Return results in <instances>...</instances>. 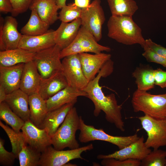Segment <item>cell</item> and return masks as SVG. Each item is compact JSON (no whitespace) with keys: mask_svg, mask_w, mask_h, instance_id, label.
Here are the masks:
<instances>
[{"mask_svg":"<svg viewBox=\"0 0 166 166\" xmlns=\"http://www.w3.org/2000/svg\"><path fill=\"white\" fill-rule=\"evenodd\" d=\"M113 70V62L110 59L105 64L95 78L89 82L83 90L87 93V97L94 105V116H98L103 111L108 122L113 124L117 128L124 132L125 129L121 114V105L118 104L114 94L105 95L99 83L101 77L109 75Z\"/></svg>","mask_w":166,"mask_h":166,"instance_id":"obj_1","label":"cell"},{"mask_svg":"<svg viewBox=\"0 0 166 166\" xmlns=\"http://www.w3.org/2000/svg\"><path fill=\"white\" fill-rule=\"evenodd\" d=\"M80 131L78 137L82 143L99 140L106 141L117 146L121 149L136 141L140 137L137 134L127 136H114L105 132L102 128L97 129L92 125L86 124L81 116Z\"/></svg>","mask_w":166,"mask_h":166,"instance_id":"obj_5","label":"cell"},{"mask_svg":"<svg viewBox=\"0 0 166 166\" xmlns=\"http://www.w3.org/2000/svg\"><path fill=\"white\" fill-rule=\"evenodd\" d=\"M80 18L81 26L89 30L99 42L102 38V27L105 20L101 0H93L88 7L82 8Z\"/></svg>","mask_w":166,"mask_h":166,"instance_id":"obj_10","label":"cell"},{"mask_svg":"<svg viewBox=\"0 0 166 166\" xmlns=\"http://www.w3.org/2000/svg\"><path fill=\"white\" fill-rule=\"evenodd\" d=\"M81 26L80 18L69 23L61 22L59 27L55 30V44L61 50L68 46L74 41Z\"/></svg>","mask_w":166,"mask_h":166,"instance_id":"obj_20","label":"cell"},{"mask_svg":"<svg viewBox=\"0 0 166 166\" xmlns=\"http://www.w3.org/2000/svg\"><path fill=\"white\" fill-rule=\"evenodd\" d=\"M77 165L75 164H73L69 162L65 164L64 166H77Z\"/></svg>","mask_w":166,"mask_h":166,"instance_id":"obj_45","label":"cell"},{"mask_svg":"<svg viewBox=\"0 0 166 166\" xmlns=\"http://www.w3.org/2000/svg\"><path fill=\"white\" fill-rule=\"evenodd\" d=\"M7 94L4 88L0 85V103L5 101Z\"/></svg>","mask_w":166,"mask_h":166,"instance_id":"obj_43","label":"cell"},{"mask_svg":"<svg viewBox=\"0 0 166 166\" xmlns=\"http://www.w3.org/2000/svg\"><path fill=\"white\" fill-rule=\"evenodd\" d=\"M154 71L151 66L148 65L136 68L132 75L135 79L137 89L147 91L154 88Z\"/></svg>","mask_w":166,"mask_h":166,"instance_id":"obj_27","label":"cell"},{"mask_svg":"<svg viewBox=\"0 0 166 166\" xmlns=\"http://www.w3.org/2000/svg\"><path fill=\"white\" fill-rule=\"evenodd\" d=\"M165 166H166V165H165Z\"/></svg>","mask_w":166,"mask_h":166,"instance_id":"obj_46","label":"cell"},{"mask_svg":"<svg viewBox=\"0 0 166 166\" xmlns=\"http://www.w3.org/2000/svg\"><path fill=\"white\" fill-rule=\"evenodd\" d=\"M42 152L27 144H25L18 154L20 166H39Z\"/></svg>","mask_w":166,"mask_h":166,"instance_id":"obj_31","label":"cell"},{"mask_svg":"<svg viewBox=\"0 0 166 166\" xmlns=\"http://www.w3.org/2000/svg\"><path fill=\"white\" fill-rule=\"evenodd\" d=\"M147 45L158 54L166 59V48L154 42L150 38L145 40Z\"/></svg>","mask_w":166,"mask_h":166,"instance_id":"obj_40","label":"cell"},{"mask_svg":"<svg viewBox=\"0 0 166 166\" xmlns=\"http://www.w3.org/2000/svg\"><path fill=\"white\" fill-rule=\"evenodd\" d=\"M66 0H55L57 4L59 9L61 8L66 5Z\"/></svg>","mask_w":166,"mask_h":166,"instance_id":"obj_44","label":"cell"},{"mask_svg":"<svg viewBox=\"0 0 166 166\" xmlns=\"http://www.w3.org/2000/svg\"><path fill=\"white\" fill-rule=\"evenodd\" d=\"M18 23L13 16H7L4 20L0 17V51L18 47L22 34L17 29Z\"/></svg>","mask_w":166,"mask_h":166,"instance_id":"obj_12","label":"cell"},{"mask_svg":"<svg viewBox=\"0 0 166 166\" xmlns=\"http://www.w3.org/2000/svg\"><path fill=\"white\" fill-rule=\"evenodd\" d=\"M0 119L17 132L20 131L25 122L5 101L0 103Z\"/></svg>","mask_w":166,"mask_h":166,"instance_id":"obj_30","label":"cell"},{"mask_svg":"<svg viewBox=\"0 0 166 166\" xmlns=\"http://www.w3.org/2000/svg\"><path fill=\"white\" fill-rule=\"evenodd\" d=\"M107 26L108 36L118 42L127 45L139 44L143 48L146 45L142 30L132 16L111 15Z\"/></svg>","mask_w":166,"mask_h":166,"instance_id":"obj_2","label":"cell"},{"mask_svg":"<svg viewBox=\"0 0 166 166\" xmlns=\"http://www.w3.org/2000/svg\"><path fill=\"white\" fill-rule=\"evenodd\" d=\"M31 11L29 21L21 30V34L23 35L36 36L47 32L50 25L42 20L35 10H32Z\"/></svg>","mask_w":166,"mask_h":166,"instance_id":"obj_28","label":"cell"},{"mask_svg":"<svg viewBox=\"0 0 166 166\" xmlns=\"http://www.w3.org/2000/svg\"><path fill=\"white\" fill-rule=\"evenodd\" d=\"M30 121L40 128L48 111L46 101L38 93L29 96Z\"/></svg>","mask_w":166,"mask_h":166,"instance_id":"obj_26","label":"cell"},{"mask_svg":"<svg viewBox=\"0 0 166 166\" xmlns=\"http://www.w3.org/2000/svg\"><path fill=\"white\" fill-rule=\"evenodd\" d=\"M12 4L13 10L11 13L13 16L26 12L29 8L33 0H10Z\"/></svg>","mask_w":166,"mask_h":166,"instance_id":"obj_38","label":"cell"},{"mask_svg":"<svg viewBox=\"0 0 166 166\" xmlns=\"http://www.w3.org/2000/svg\"><path fill=\"white\" fill-rule=\"evenodd\" d=\"M131 103L135 112H141L155 118L166 119V93L152 94L137 89L132 94Z\"/></svg>","mask_w":166,"mask_h":166,"instance_id":"obj_3","label":"cell"},{"mask_svg":"<svg viewBox=\"0 0 166 166\" xmlns=\"http://www.w3.org/2000/svg\"><path fill=\"white\" fill-rule=\"evenodd\" d=\"M145 145L144 138L141 136L136 141L124 148L108 154H99L98 159L113 158L120 160L132 159L141 160L151 151Z\"/></svg>","mask_w":166,"mask_h":166,"instance_id":"obj_14","label":"cell"},{"mask_svg":"<svg viewBox=\"0 0 166 166\" xmlns=\"http://www.w3.org/2000/svg\"><path fill=\"white\" fill-rule=\"evenodd\" d=\"M82 9L73 3L69 4L63 6L59 12L58 19L64 22L68 23L80 18Z\"/></svg>","mask_w":166,"mask_h":166,"instance_id":"obj_34","label":"cell"},{"mask_svg":"<svg viewBox=\"0 0 166 166\" xmlns=\"http://www.w3.org/2000/svg\"><path fill=\"white\" fill-rule=\"evenodd\" d=\"M29 9L35 10L42 20L49 25L59 19V8L55 0H33Z\"/></svg>","mask_w":166,"mask_h":166,"instance_id":"obj_24","label":"cell"},{"mask_svg":"<svg viewBox=\"0 0 166 166\" xmlns=\"http://www.w3.org/2000/svg\"><path fill=\"white\" fill-rule=\"evenodd\" d=\"M4 101L24 121L30 120L29 96L20 89L7 94Z\"/></svg>","mask_w":166,"mask_h":166,"instance_id":"obj_21","label":"cell"},{"mask_svg":"<svg viewBox=\"0 0 166 166\" xmlns=\"http://www.w3.org/2000/svg\"><path fill=\"white\" fill-rule=\"evenodd\" d=\"M68 86L67 80L61 71L49 77L42 78L38 93L46 100Z\"/></svg>","mask_w":166,"mask_h":166,"instance_id":"obj_22","label":"cell"},{"mask_svg":"<svg viewBox=\"0 0 166 166\" xmlns=\"http://www.w3.org/2000/svg\"><path fill=\"white\" fill-rule=\"evenodd\" d=\"M36 53L18 48L0 51V66H12L33 61Z\"/></svg>","mask_w":166,"mask_h":166,"instance_id":"obj_25","label":"cell"},{"mask_svg":"<svg viewBox=\"0 0 166 166\" xmlns=\"http://www.w3.org/2000/svg\"><path fill=\"white\" fill-rule=\"evenodd\" d=\"M92 144L79 148L67 150H57L51 145L42 152L39 166H64L70 161L77 159L83 160L81 154L93 148Z\"/></svg>","mask_w":166,"mask_h":166,"instance_id":"obj_7","label":"cell"},{"mask_svg":"<svg viewBox=\"0 0 166 166\" xmlns=\"http://www.w3.org/2000/svg\"><path fill=\"white\" fill-rule=\"evenodd\" d=\"M80 116L73 107L69 112L64 121L51 137L52 145L57 150L68 148L70 149L80 147L76 139L77 131L79 129Z\"/></svg>","mask_w":166,"mask_h":166,"instance_id":"obj_4","label":"cell"},{"mask_svg":"<svg viewBox=\"0 0 166 166\" xmlns=\"http://www.w3.org/2000/svg\"><path fill=\"white\" fill-rule=\"evenodd\" d=\"M154 82L155 85L162 89L166 88V71L160 68L154 70Z\"/></svg>","mask_w":166,"mask_h":166,"instance_id":"obj_39","label":"cell"},{"mask_svg":"<svg viewBox=\"0 0 166 166\" xmlns=\"http://www.w3.org/2000/svg\"><path fill=\"white\" fill-rule=\"evenodd\" d=\"M0 126L4 130L10 141L12 148V152L18 158V154L22 147L25 144L24 135L22 132H17L10 128L7 125L4 124L0 121Z\"/></svg>","mask_w":166,"mask_h":166,"instance_id":"obj_32","label":"cell"},{"mask_svg":"<svg viewBox=\"0 0 166 166\" xmlns=\"http://www.w3.org/2000/svg\"><path fill=\"white\" fill-rule=\"evenodd\" d=\"M84 74L89 81L92 80L106 62L111 59L110 54L102 53L78 54Z\"/></svg>","mask_w":166,"mask_h":166,"instance_id":"obj_15","label":"cell"},{"mask_svg":"<svg viewBox=\"0 0 166 166\" xmlns=\"http://www.w3.org/2000/svg\"><path fill=\"white\" fill-rule=\"evenodd\" d=\"M4 140L0 138V164L5 166H10L13 165L16 155L12 152H10L5 149L4 145Z\"/></svg>","mask_w":166,"mask_h":166,"instance_id":"obj_36","label":"cell"},{"mask_svg":"<svg viewBox=\"0 0 166 166\" xmlns=\"http://www.w3.org/2000/svg\"><path fill=\"white\" fill-rule=\"evenodd\" d=\"M25 63L8 67L0 66V85L7 94L20 89Z\"/></svg>","mask_w":166,"mask_h":166,"instance_id":"obj_17","label":"cell"},{"mask_svg":"<svg viewBox=\"0 0 166 166\" xmlns=\"http://www.w3.org/2000/svg\"><path fill=\"white\" fill-rule=\"evenodd\" d=\"M55 30H49L40 35L30 36L23 35L18 47L36 53L56 45Z\"/></svg>","mask_w":166,"mask_h":166,"instance_id":"obj_16","label":"cell"},{"mask_svg":"<svg viewBox=\"0 0 166 166\" xmlns=\"http://www.w3.org/2000/svg\"><path fill=\"white\" fill-rule=\"evenodd\" d=\"M76 102L68 103L58 108L48 111L40 128L45 129L52 137Z\"/></svg>","mask_w":166,"mask_h":166,"instance_id":"obj_19","label":"cell"},{"mask_svg":"<svg viewBox=\"0 0 166 166\" xmlns=\"http://www.w3.org/2000/svg\"><path fill=\"white\" fill-rule=\"evenodd\" d=\"M87 93L84 91L68 86L46 100L48 111L57 109L68 103L77 102L79 97H87Z\"/></svg>","mask_w":166,"mask_h":166,"instance_id":"obj_23","label":"cell"},{"mask_svg":"<svg viewBox=\"0 0 166 166\" xmlns=\"http://www.w3.org/2000/svg\"><path fill=\"white\" fill-rule=\"evenodd\" d=\"M138 118L147 134L144 143L148 148L156 150L166 146V119H156L145 114Z\"/></svg>","mask_w":166,"mask_h":166,"instance_id":"obj_9","label":"cell"},{"mask_svg":"<svg viewBox=\"0 0 166 166\" xmlns=\"http://www.w3.org/2000/svg\"><path fill=\"white\" fill-rule=\"evenodd\" d=\"M13 7L10 0H0V11L5 13H11L13 11Z\"/></svg>","mask_w":166,"mask_h":166,"instance_id":"obj_41","label":"cell"},{"mask_svg":"<svg viewBox=\"0 0 166 166\" xmlns=\"http://www.w3.org/2000/svg\"><path fill=\"white\" fill-rule=\"evenodd\" d=\"M42 77L33 61L25 64L20 89L29 96L38 92Z\"/></svg>","mask_w":166,"mask_h":166,"instance_id":"obj_18","label":"cell"},{"mask_svg":"<svg viewBox=\"0 0 166 166\" xmlns=\"http://www.w3.org/2000/svg\"><path fill=\"white\" fill-rule=\"evenodd\" d=\"M90 0H74V3L82 9L88 7L90 4Z\"/></svg>","mask_w":166,"mask_h":166,"instance_id":"obj_42","label":"cell"},{"mask_svg":"<svg viewBox=\"0 0 166 166\" xmlns=\"http://www.w3.org/2000/svg\"><path fill=\"white\" fill-rule=\"evenodd\" d=\"M61 50L56 45L36 53L33 61L42 78L49 77L62 71Z\"/></svg>","mask_w":166,"mask_h":166,"instance_id":"obj_8","label":"cell"},{"mask_svg":"<svg viewBox=\"0 0 166 166\" xmlns=\"http://www.w3.org/2000/svg\"><path fill=\"white\" fill-rule=\"evenodd\" d=\"M111 48L98 43L94 37L86 28L81 26L74 41L67 47L61 50V59L67 56L83 53H98L110 52Z\"/></svg>","mask_w":166,"mask_h":166,"instance_id":"obj_6","label":"cell"},{"mask_svg":"<svg viewBox=\"0 0 166 166\" xmlns=\"http://www.w3.org/2000/svg\"><path fill=\"white\" fill-rule=\"evenodd\" d=\"M166 151L153 150L141 160V166H165Z\"/></svg>","mask_w":166,"mask_h":166,"instance_id":"obj_33","label":"cell"},{"mask_svg":"<svg viewBox=\"0 0 166 166\" xmlns=\"http://www.w3.org/2000/svg\"><path fill=\"white\" fill-rule=\"evenodd\" d=\"M144 52L142 56L147 61L160 64L164 67H166V59L161 56L146 45L143 48Z\"/></svg>","mask_w":166,"mask_h":166,"instance_id":"obj_37","label":"cell"},{"mask_svg":"<svg viewBox=\"0 0 166 166\" xmlns=\"http://www.w3.org/2000/svg\"><path fill=\"white\" fill-rule=\"evenodd\" d=\"M62 71L68 85L83 90L89 81L83 73L78 54L67 56L61 61Z\"/></svg>","mask_w":166,"mask_h":166,"instance_id":"obj_11","label":"cell"},{"mask_svg":"<svg viewBox=\"0 0 166 166\" xmlns=\"http://www.w3.org/2000/svg\"><path fill=\"white\" fill-rule=\"evenodd\" d=\"M113 16H132L138 7L134 0H107Z\"/></svg>","mask_w":166,"mask_h":166,"instance_id":"obj_29","label":"cell"},{"mask_svg":"<svg viewBox=\"0 0 166 166\" xmlns=\"http://www.w3.org/2000/svg\"><path fill=\"white\" fill-rule=\"evenodd\" d=\"M21 130L26 143L41 152L52 145L51 137L46 131L36 126L30 120L25 121Z\"/></svg>","mask_w":166,"mask_h":166,"instance_id":"obj_13","label":"cell"},{"mask_svg":"<svg viewBox=\"0 0 166 166\" xmlns=\"http://www.w3.org/2000/svg\"><path fill=\"white\" fill-rule=\"evenodd\" d=\"M141 160L132 159L120 160L110 158L102 159L101 165L104 166H140Z\"/></svg>","mask_w":166,"mask_h":166,"instance_id":"obj_35","label":"cell"}]
</instances>
